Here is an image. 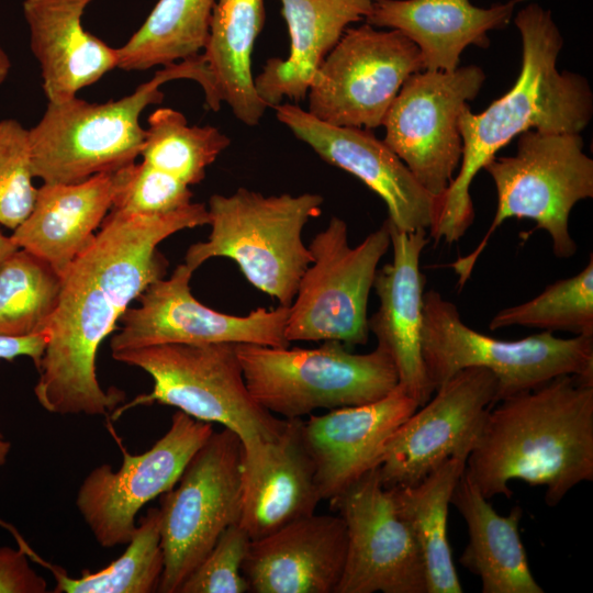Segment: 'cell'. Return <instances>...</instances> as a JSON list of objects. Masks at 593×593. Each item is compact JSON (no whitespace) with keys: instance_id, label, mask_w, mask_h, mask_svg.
Segmentation results:
<instances>
[{"instance_id":"obj_13","label":"cell","mask_w":593,"mask_h":593,"mask_svg":"<svg viewBox=\"0 0 593 593\" xmlns=\"http://www.w3.org/2000/svg\"><path fill=\"white\" fill-rule=\"evenodd\" d=\"M485 75L475 66L411 75L393 100L382 126L383 142L436 199L450 186L462 156L458 118L480 92Z\"/></svg>"},{"instance_id":"obj_8","label":"cell","mask_w":593,"mask_h":593,"mask_svg":"<svg viewBox=\"0 0 593 593\" xmlns=\"http://www.w3.org/2000/svg\"><path fill=\"white\" fill-rule=\"evenodd\" d=\"M236 350L253 398L286 419L371 403L399 384L391 356L379 346L366 354L336 340L317 348L236 344Z\"/></svg>"},{"instance_id":"obj_31","label":"cell","mask_w":593,"mask_h":593,"mask_svg":"<svg viewBox=\"0 0 593 593\" xmlns=\"http://www.w3.org/2000/svg\"><path fill=\"white\" fill-rule=\"evenodd\" d=\"M125 551L108 567L72 579L63 569L42 560L27 546L24 551L55 577V593H150L158 591L164 570L160 512L149 508L126 544Z\"/></svg>"},{"instance_id":"obj_25","label":"cell","mask_w":593,"mask_h":593,"mask_svg":"<svg viewBox=\"0 0 593 593\" xmlns=\"http://www.w3.org/2000/svg\"><path fill=\"white\" fill-rule=\"evenodd\" d=\"M524 1L479 8L470 0H373L365 21L403 33L418 47L424 70L454 71L465 48H488V32L505 27Z\"/></svg>"},{"instance_id":"obj_2","label":"cell","mask_w":593,"mask_h":593,"mask_svg":"<svg viewBox=\"0 0 593 593\" xmlns=\"http://www.w3.org/2000/svg\"><path fill=\"white\" fill-rule=\"evenodd\" d=\"M522 38V67L514 86L481 113L466 104L458 118L462 156L458 174L436 199L430 237L458 242L474 220L470 184L496 153L523 132L581 133L593 115L586 78L559 71L563 38L549 10L528 3L515 16Z\"/></svg>"},{"instance_id":"obj_36","label":"cell","mask_w":593,"mask_h":593,"mask_svg":"<svg viewBox=\"0 0 593 593\" xmlns=\"http://www.w3.org/2000/svg\"><path fill=\"white\" fill-rule=\"evenodd\" d=\"M112 209L142 215L167 214L192 203V191L176 177L145 161L119 170Z\"/></svg>"},{"instance_id":"obj_3","label":"cell","mask_w":593,"mask_h":593,"mask_svg":"<svg viewBox=\"0 0 593 593\" xmlns=\"http://www.w3.org/2000/svg\"><path fill=\"white\" fill-rule=\"evenodd\" d=\"M465 472L488 500L512 497V480L545 486L551 507L593 481V379L562 374L496 402Z\"/></svg>"},{"instance_id":"obj_34","label":"cell","mask_w":593,"mask_h":593,"mask_svg":"<svg viewBox=\"0 0 593 593\" xmlns=\"http://www.w3.org/2000/svg\"><path fill=\"white\" fill-rule=\"evenodd\" d=\"M523 326L593 337V254L577 275L547 286L533 299L499 311L489 329Z\"/></svg>"},{"instance_id":"obj_41","label":"cell","mask_w":593,"mask_h":593,"mask_svg":"<svg viewBox=\"0 0 593 593\" xmlns=\"http://www.w3.org/2000/svg\"><path fill=\"white\" fill-rule=\"evenodd\" d=\"M11 60L5 51L0 46V86L4 83L11 70Z\"/></svg>"},{"instance_id":"obj_17","label":"cell","mask_w":593,"mask_h":593,"mask_svg":"<svg viewBox=\"0 0 593 593\" xmlns=\"http://www.w3.org/2000/svg\"><path fill=\"white\" fill-rule=\"evenodd\" d=\"M497 379L482 367L455 373L389 438L379 475L384 489L413 485L450 456L471 451L496 403Z\"/></svg>"},{"instance_id":"obj_28","label":"cell","mask_w":593,"mask_h":593,"mask_svg":"<svg viewBox=\"0 0 593 593\" xmlns=\"http://www.w3.org/2000/svg\"><path fill=\"white\" fill-rule=\"evenodd\" d=\"M265 16L264 0H215L202 52L219 101L226 102L235 118L250 127L268 108L256 91L251 72V55Z\"/></svg>"},{"instance_id":"obj_29","label":"cell","mask_w":593,"mask_h":593,"mask_svg":"<svg viewBox=\"0 0 593 593\" xmlns=\"http://www.w3.org/2000/svg\"><path fill=\"white\" fill-rule=\"evenodd\" d=\"M469 452L450 456L413 485L389 489L423 556L427 593H461L448 540V507Z\"/></svg>"},{"instance_id":"obj_7","label":"cell","mask_w":593,"mask_h":593,"mask_svg":"<svg viewBox=\"0 0 593 593\" xmlns=\"http://www.w3.org/2000/svg\"><path fill=\"white\" fill-rule=\"evenodd\" d=\"M113 359L146 371L153 390L112 412V419L137 405L177 407L199 421L217 423L240 439L243 454L255 451L283 429L280 419L250 394L236 344H160L112 353Z\"/></svg>"},{"instance_id":"obj_42","label":"cell","mask_w":593,"mask_h":593,"mask_svg":"<svg viewBox=\"0 0 593 593\" xmlns=\"http://www.w3.org/2000/svg\"><path fill=\"white\" fill-rule=\"evenodd\" d=\"M10 443L5 439H3L2 435L0 434V466H2L7 456L10 451Z\"/></svg>"},{"instance_id":"obj_14","label":"cell","mask_w":593,"mask_h":593,"mask_svg":"<svg viewBox=\"0 0 593 593\" xmlns=\"http://www.w3.org/2000/svg\"><path fill=\"white\" fill-rule=\"evenodd\" d=\"M213 432V424L178 410L167 433L147 451L123 450L119 471L105 463L90 471L78 490L76 506L98 544L103 548L126 545L136 529L138 511L176 485Z\"/></svg>"},{"instance_id":"obj_5","label":"cell","mask_w":593,"mask_h":593,"mask_svg":"<svg viewBox=\"0 0 593 593\" xmlns=\"http://www.w3.org/2000/svg\"><path fill=\"white\" fill-rule=\"evenodd\" d=\"M323 202L316 193L264 195L247 188L213 194L209 237L188 248L184 264L194 272L211 258H230L255 288L290 306L312 261L302 231Z\"/></svg>"},{"instance_id":"obj_6","label":"cell","mask_w":593,"mask_h":593,"mask_svg":"<svg viewBox=\"0 0 593 593\" xmlns=\"http://www.w3.org/2000/svg\"><path fill=\"white\" fill-rule=\"evenodd\" d=\"M513 156L494 157L483 169L497 195L493 221L478 246L449 265L462 288L494 232L507 219H529L550 237L553 255L569 258L577 243L569 230L573 206L593 198V160L580 133L528 130L517 136Z\"/></svg>"},{"instance_id":"obj_12","label":"cell","mask_w":593,"mask_h":593,"mask_svg":"<svg viewBox=\"0 0 593 593\" xmlns=\"http://www.w3.org/2000/svg\"><path fill=\"white\" fill-rule=\"evenodd\" d=\"M422 70L418 47L400 31L346 29L315 72L307 112L337 126L380 127L405 80Z\"/></svg>"},{"instance_id":"obj_4","label":"cell","mask_w":593,"mask_h":593,"mask_svg":"<svg viewBox=\"0 0 593 593\" xmlns=\"http://www.w3.org/2000/svg\"><path fill=\"white\" fill-rule=\"evenodd\" d=\"M178 79L198 82L208 108L215 112L221 109L202 53L164 66L118 100L89 102L76 96L47 102L40 121L29 128L35 178L43 183L79 182L135 163L145 135L142 112L163 101V85Z\"/></svg>"},{"instance_id":"obj_32","label":"cell","mask_w":593,"mask_h":593,"mask_svg":"<svg viewBox=\"0 0 593 593\" xmlns=\"http://www.w3.org/2000/svg\"><path fill=\"white\" fill-rule=\"evenodd\" d=\"M63 278L44 260L19 248L0 265V336L47 332Z\"/></svg>"},{"instance_id":"obj_27","label":"cell","mask_w":593,"mask_h":593,"mask_svg":"<svg viewBox=\"0 0 593 593\" xmlns=\"http://www.w3.org/2000/svg\"><path fill=\"white\" fill-rule=\"evenodd\" d=\"M450 504L468 527L469 541L459 562L479 577L483 593H544L521 539V506H514L506 516L499 515L465 471Z\"/></svg>"},{"instance_id":"obj_11","label":"cell","mask_w":593,"mask_h":593,"mask_svg":"<svg viewBox=\"0 0 593 593\" xmlns=\"http://www.w3.org/2000/svg\"><path fill=\"white\" fill-rule=\"evenodd\" d=\"M242 443L228 428L213 432L176 485L160 495L164 570L158 592L178 593L242 511Z\"/></svg>"},{"instance_id":"obj_40","label":"cell","mask_w":593,"mask_h":593,"mask_svg":"<svg viewBox=\"0 0 593 593\" xmlns=\"http://www.w3.org/2000/svg\"><path fill=\"white\" fill-rule=\"evenodd\" d=\"M19 248L12 236H5L0 228V265Z\"/></svg>"},{"instance_id":"obj_37","label":"cell","mask_w":593,"mask_h":593,"mask_svg":"<svg viewBox=\"0 0 593 593\" xmlns=\"http://www.w3.org/2000/svg\"><path fill=\"white\" fill-rule=\"evenodd\" d=\"M251 539L238 524L228 526L210 552L181 584L178 593H245L242 572Z\"/></svg>"},{"instance_id":"obj_38","label":"cell","mask_w":593,"mask_h":593,"mask_svg":"<svg viewBox=\"0 0 593 593\" xmlns=\"http://www.w3.org/2000/svg\"><path fill=\"white\" fill-rule=\"evenodd\" d=\"M0 592H46V582L30 569L22 549H0Z\"/></svg>"},{"instance_id":"obj_9","label":"cell","mask_w":593,"mask_h":593,"mask_svg":"<svg viewBox=\"0 0 593 593\" xmlns=\"http://www.w3.org/2000/svg\"><path fill=\"white\" fill-rule=\"evenodd\" d=\"M421 347L434 390L465 368L482 367L497 379L496 402L562 374L593 379V337L540 332L497 339L469 327L457 306L436 290L424 293Z\"/></svg>"},{"instance_id":"obj_39","label":"cell","mask_w":593,"mask_h":593,"mask_svg":"<svg viewBox=\"0 0 593 593\" xmlns=\"http://www.w3.org/2000/svg\"><path fill=\"white\" fill-rule=\"evenodd\" d=\"M47 343V333L27 337L0 336V359L13 360L19 356L32 358L36 368L41 362Z\"/></svg>"},{"instance_id":"obj_23","label":"cell","mask_w":593,"mask_h":593,"mask_svg":"<svg viewBox=\"0 0 593 593\" xmlns=\"http://www.w3.org/2000/svg\"><path fill=\"white\" fill-rule=\"evenodd\" d=\"M93 0H24L30 47L47 102H61L118 68V51L83 29Z\"/></svg>"},{"instance_id":"obj_15","label":"cell","mask_w":593,"mask_h":593,"mask_svg":"<svg viewBox=\"0 0 593 593\" xmlns=\"http://www.w3.org/2000/svg\"><path fill=\"white\" fill-rule=\"evenodd\" d=\"M193 271L183 262L168 279L150 283L127 307L122 327L111 338V353L160 344H253L289 347L284 329L289 306L258 307L244 316L222 313L192 294Z\"/></svg>"},{"instance_id":"obj_26","label":"cell","mask_w":593,"mask_h":593,"mask_svg":"<svg viewBox=\"0 0 593 593\" xmlns=\"http://www.w3.org/2000/svg\"><path fill=\"white\" fill-rule=\"evenodd\" d=\"M290 36L286 59L269 58L254 78L258 96L267 104L283 98L295 102L309 92L315 72L350 23L365 20L373 0H280Z\"/></svg>"},{"instance_id":"obj_16","label":"cell","mask_w":593,"mask_h":593,"mask_svg":"<svg viewBox=\"0 0 593 593\" xmlns=\"http://www.w3.org/2000/svg\"><path fill=\"white\" fill-rule=\"evenodd\" d=\"M344 519L347 551L336 593H427L419 547L374 468L329 500Z\"/></svg>"},{"instance_id":"obj_33","label":"cell","mask_w":593,"mask_h":593,"mask_svg":"<svg viewBox=\"0 0 593 593\" xmlns=\"http://www.w3.org/2000/svg\"><path fill=\"white\" fill-rule=\"evenodd\" d=\"M231 144L217 127L189 125L186 116L171 108H159L147 119L142 160L188 186L200 183L206 168Z\"/></svg>"},{"instance_id":"obj_1","label":"cell","mask_w":593,"mask_h":593,"mask_svg":"<svg viewBox=\"0 0 593 593\" xmlns=\"http://www.w3.org/2000/svg\"><path fill=\"white\" fill-rule=\"evenodd\" d=\"M209 223L208 208L197 202L159 215L110 210L61 280L34 388L46 411L107 416L118 409L124 392L104 391L97 379L99 346L130 303L165 277L168 261L158 244L179 231Z\"/></svg>"},{"instance_id":"obj_21","label":"cell","mask_w":593,"mask_h":593,"mask_svg":"<svg viewBox=\"0 0 593 593\" xmlns=\"http://www.w3.org/2000/svg\"><path fill=\"white\" fill-rule=\"evenodd\" d=\"M346 551L344 519L314 513L251 540L242 572L253 593H336Z\"/></svg>"},{"instance_id":"obj_19","label":"cell","mask_w":593,"mask_h":593,"mask_svg":"<svg viewBox=\"0 0 593 593\" xmlns=\"http://www.w3.org/2000/svg\"><path fill=\"white\" fill-rule=\"evenodd\" d=\"M418 407L398 384L374 402L310 414L303 421L302 437L321 501L334 499L378 468L389 438Z\"/></svg>"},{"instance_id":"obj_22","label":"cell","mask_w":593,"mask_h":593,"mask_svg":"<svg viewBox=\"0 0 593 593\" xmlns=\"http://www.w3.org/2000/svg\"><path fill=\"white\" fill-rule=\"evenodd\" d=\"M302 418L286 419L281 433L255 451H242L238 524L251 540L315 513L321 502Z\"/></svg>"},{"instance_id":"obj_10","label":"cell","mask_w":593,"mask_h":593,"mask_svg":"<svg viewBox=\"0 0 593 593\" xmlns=\"http://www.w3.org/2000/svg\"><path fill=\"white\" fill-rule=\"evenodd\" d=\"M391 246L387 221L357 246L346 222L332 216L309 244L312 261L289 306L284 335L294 340H336L348 346L369 339L368 300L381 258Z\"/></svg>"},{"instance_id":"obj_18","label":"cell","mask_w":593,"mask_h":593,"mask_svg":"<svg viewBox=\"0 0 593 593\" xmlns=\"http://www.w3.org/2000/svg\"><path fill=\"white\" fill-rule=\"evenodd\" d=\"M279 122L307 144L324 161L361 180L385 203L388 221L398 230H428L436 198L405 164L370 130L323 122L295 103L273 107Z\"/></svg>"},{"instance_id":"obj_24","label":"cell","mask_w":593,"mask_h":593,"mask_svg":"<svg viewBox=\"0 0 593 593\" xmlns=\"http://www.w3.org/2000/svg\"><path fill=\"white\" fill-rule=\"evenodd\" d=\"M119 170L79 182L43 183L37 188L31 212L13 230V240L63 278L112 209Z\"/></svg>"},{"instance_id":"obj_20","label":"cell","mask_w":593,"mask_h":593,"mask_svg":"<svg viewBox=\"0 0 593 593\" xmlns=\"http://www.w3.org/2000/svg\"><path fill=\"white\" fill-rule=\"evenodd\" d=\"M385 221L393 254L391 262L377 271L373 289L379 307L368 317V328L377 346L391 356L399 385L422 406L435 391L426 376L421 347L425 293L421 257L430 238L426 230L400 231Z\"/></svg>"},{"instance_id":"obj_35","label":"cell","mask_w":593,"mask_h":593,"mask_svg":"<svg viewBox=\"0 0 593 593\" xmlns=\"http://www.w3.org/2000/svg\"><path fill=\"white\" fill-rule=\"evenodd\" d=\"M34 178L29 128L15 119L0 120V225L13 231L29 215Z\"/></svg>"},{"instance_id":"obj_30","label":"cell","mask_w":593,"mask_h":593,"mask_svg":"<svg viewBox=\"0 0 593 593\" xmlns=\"http://www.w3.org/2000/svg\"><path fill=\"white\" fill-rule=\"evenodd\" d=\"M215 0H158L144 23L118 47V68L147 70L200 55Z\"/></svg>"}]
</instances>
